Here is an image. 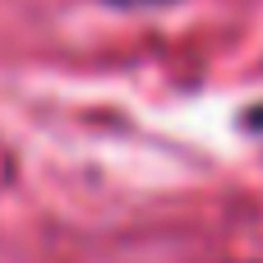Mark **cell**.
I'll use <instances>...</instances> for the list:
<instances>
[{
    "label": "cell",
    "mask_w": 263,
    "mask_h": 263,
    "mask_svg": "<svg viewBox=\"0 0 263 263\" xmlns=\"http://www.w3.org/2000/svg\"><path fill=\"white\" fill-rule=\"evenodd\" d=\"M116 5H166V0H116Z\"/></svg>",
    "instance_id": "cell-2"
},
{
    "label": "cell",
    "mask_w": 263,
    "mask_h": 263,
    "mask_svg": "<svg viewBox=\"0 0 263 263\" xmlns=\"http://www.w3.org/2000/svg\"><path fill=\"white\" fill-rule=\"evenodd\" d=\"M245 125H250V129H263V106H250V111H245Z\"/></svg>",
    "instance_id": "cell-1"
}]
</instances>
